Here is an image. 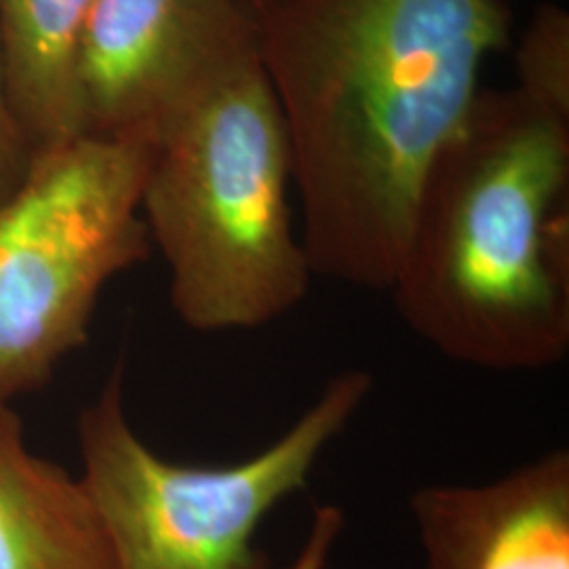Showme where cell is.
<instances>
[{
	"label": "cell",
	"instance_id": "cell-1",
	"mask_svg": "<svg viewBox=\"0 0 569 569\" xmlns=\"http://www.w3.org/2000/svg\"><path fill=\"white\" fill-rule=\"evenodd\" d=\"M258 51L312 277L388 291L428 171L509 47V0H279Z\"/></svg>",
	"mask_w": 569,
	"mask_h": 569
},
{
	"label": "cell",
	"instance_id": "cell-2",
	"mask_svg": "<svg viewBox=\"0 0 569 569\" xmlns=\"http://www.w3.org/2000/svg\"><path fill=\"white\" fill-rule=\"evenodd\" d=\"M397 312L446 359L538 371L569 352V122L481 89L428 171Z\"/></svg>",
	"mask_w": 569,
	"mask_h": 569
},
{
	"label": "cell",
	"instance_id": "cell-3",
	"mask_svg": "<svg viewBox=\"0 0 569 569\" xmlns=\"http://www.w3.org/2000/svg\"><path fill=\"white\" fill-rule=\"evenodd\" d=\"M289 190L283 117L260 56L157 131L142 218L183 326L203 333L258 329L305 300L312 270Z\"/></svg>",
	"mask_w": 569,
	"mask_h": 569
},
{
	"label": "cell",
	"instance_id": "cell-4",
	"mask_svg": "<svg viewBox=\"0 0 569 569\" xmlns=\"http://www.w3.org/2000/svg\"><path fill=\"white\" fill-rule=\"evenodd\" d=\"M371 388L366 369L336 373L260 453L230 467H188L157 453L131 427L121 359L79 420L82 486L119 569H270L256 542L266 517L306 488Z\"/></svg>",
	"mask_w": 569,
	"mask_h": 569
},
{
	"label": "cell",
	"instance_id": "cell-5",
	"mask_svg": "<svg viewBox=\"0 0 569 569\" xmlns=\"http://www.w3.org/2000/svg\"><path fill=\"white\" fill-rule=\"evenodd\" d=\"M150 143L102 136L32 154L0 203V406L41 388L89 340L103 287L150 253Z\"/></svg>",
	"mask_w": 569,
	"mask_h": 569
},
{
	"label": "cell",
	"instance_id": "cell-6",
	"mask_svg": "<svg viewBox=\"0 0 569 569\" xmlns=\"http://www.w3.org/2000/svg\"><path fill=\"white\" fill-rule=\"evenodd\" d=\"M256 56L258 20L243 0H93L77 53L82 131L150 143Z\"/></svg>",
	"mask_w": 569,
	"mask_h": 569
},
{
	"label": "cell",
	"instance_id": "cell-7",
	"mask_svg": "<svg viewBox=\"0 0 569 569\" xmlns=\"http://www.w3.org/2000/svg\"><path fill=\"white\" fill-rule=\"evenodd\" d=\"M427 569H569V451L502 477L411 493Z\"/></svg>",
	"mask_w": 569,
	"mask_h": 569
},
{
	"label": "cell",
	"instance_id": "cell-8",
	"mask_svg": "<svg viewBox=\"0 0 569 569\" xmlns=\"http://www.w3.org/2000/svg\"><path fill=\"white\" fill-rule=\"evenodd\" d=\"M0 569H119L81 477L28 448L9 406H0Z\"/></svg>",
	"mask_w": 569,
	"mask_h": 569
},
{
	"label": "cell",
	"instance_id": "cell-9",
	"mask_svg": "<svg viewBox=\"0 0 569 569\" xmlns=\"http://www.w3.org/2000/svg\"><path fill=\"white\" fill-rule=\"evenodd\" d=\"M93 0H0V66L32 154L84 136L77 53Z\"/></svg>",
	"mask_w": 569,
	"mask_h": 569
},
{
	"label": "cell",
	"instance_id": "cell-10",
	"mask_svg": "<svg viewBox=\"0 0 569 569\" xmlns=\"http://www.w3.org/2000/svg\"><path fill=\"white\" fill-rule=\"evenodd\" d=\"M517 91L569 122V13L557 2H542L515 44Z\"/></svg>",
	"mask_w": 569,
	"mask_h": 569
},
{
	"label": "cell",
	"instance_id": "cell-11",
	"mask_svg": "<svg viewBox=\"0 0 569 569\" xmlns=\"http://www.w3.org/2000/svg\"><path fill=\"white\" fill-rule=\"evenodd\" d=\"M32 161V150L9 106L0 66V203L20 186Z\"/></svg>",
	"mask_w": 569,
	"mask_h": 569
},
{
	"label": "cell",
	"instance_id": "cell-12",
	"mask_svg": "<svg viewBox=\"0 0 569 569\" xmlns=\"http://www.w3.org/2000/svg\"><path fill=\"white\" fill-rule=\"evenodd\" d=\"M345 531V512L340 507H317L305 545L289 569H327L338 538Z\"/></svg>",
	"mask_w": 569,
	"mask_h": 569
},
{
	"label": "cell",
	"instance_id": "cell-13",
	"mask_svg": "<svg viewBox=\"0 0 569 569\" xmlns=\"http://www.w3.org/2000/svg\"><path fill=\"white\" fill-rule=\"evenodd\" d=\"M244 4L253 11V16L258 18V16H262V13H266L268 9H272L279 0H243Z\"/></svg>",
	"mask_w": 569,
	"mask_h": 569
}]
</instances>
